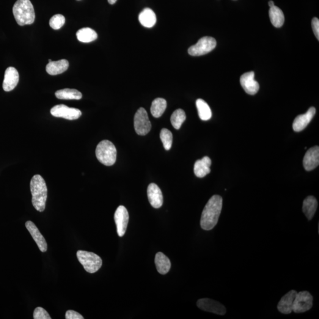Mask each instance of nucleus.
I'll list each match as a JSON object with an SVG mask.
<instances>
[{"instance_id":"b1692460","label":"nucleus","mask_w":319,"mask_h":319,"mask_svg":"<svg viewBox=\"0 0 319 319\" xmlns=\"http://www.w3.org/2000/svg\"><path fill=\"white\" fill-rule=\"evenodd\" d=\"M269 16L271 23L274 27L279 28L284 24L285 20L284 13L279 7L276 5L269 9Z\"/></svg>"},{"instance_id":"423d86ee","label":"nucleus","mask_w":319,"mask_h":319,"mask_svg":"<svg viewBox=\"0 0 319 319\" xmlns=\"http://www.w3.org/2000/svg\"><path fill=\"white\" fill-rule=\"evenodd\" d=\"M216 46V41L212 37H203L196 44L188 49V53L193 56H202L213 51Z\"/></svg>"},{"instance_id":"7c9ffc66","label":"nucleus","mask_w":319,"mask_h":319,"mask_svg":"<svg viewBox=\"0 0 319 319\" xmlns=\"http://www.w3.org/2000/svg\"><path fill=\"white\" fill-rule=\"evenodd\" d=\"M65 18L62 15H56L53 16L49 21V25L54 30H59L64 25Z\"/></svg>"},{"instance_id":"f03ea898","label":"nucleus","mask_w":319,"mask_h":319,"mask_svg":"<svg viewBox=\"0 0 319 319\" xmlns=\"http://www.w3.org/2000/svg\"><path fill=\"white\" fill-rule=\"evenodd\" d=\"M30 191L32 196V204L38 212L45 210L48 188L44 178L39 175H35L30 181Z\"/></svg>"},{"instance_id":"393cba45","label":"nucleus","mask_w":319,"mask_h":319,"mask_svg":"<svg viewBox=\"0 0 319 319\" xmlns=\"http://www.w3.org/2000/svg\"><path fill=\"white\" fill-rule=\"evenodd\" d=\"M76 37L80 42L90 43L95 40L98 38V35L95 30L85 27L78 30L76 33Z\"/></svg>"},{"instance_id":"20e7f679","label":"nucleus","mask_w":319,"mask_h":319,"mask_svg":"<svg viewBox=\"0 0 319 319\" xmlns=\"http://www.w3.org/2000/svg\"><path fill=\"white\" fill-rule=\"evenodd\" d=\"M95 153L98 160L105 166H112L116 161V148L113 143L109 140H103L99 143Z\"/></svg>"},{"instance_id":"c756f323","label":"nucleus","mask_w":319,"mask_h":319,"mask_svg":"<svg viewBox=\"0 0 319 319\" xmlns=\"http://www.w3.org/2000/svg\"><path fill=\"white\" fill-rule=\"evenodd\" d=\"M160 137L163 142L165 150H169L173 143V134L171 131L166 128H163L160 134Z\"/></svg>"},{"instance_id":"2eb2a0df","label":"nucleus","mask_w":319,"mask_h":319,"mask_svg":"<svg viewBox=\"0 0 319 319\" xmlns=\"http://www.w3.org/2000/svg\"><path fill=\"white\" fill-rule=\"evenodd\" d=\"M315 107H310L306 114L298 115L293 123V129L294 131L300 132L303 130L314 117L316 114Z\"/></svg>"},{"instance_id":"1a4fd4ad","label":"nucleus","mask_w":319,"mask_h":319,"mask_svg":"<svg viewBox=\"0 0 319 319\" xmlns=\"http://www.w3.org/2000/svg\"><path fill=\"white\" fill-rule=\"evenodd\" d=\"M51 113L55 117L63 118L69 120L78 119L82 115L79 109L70 108L63 104L53 106L51 110Z\"/></svg>"},{"instance_id":"7ed1b4c3","label":"nucleus","mask_w":319,"mask_h":319,"mask_svg":"<svg viewBox=\"0 0 319 319\" xmlns=\"http://www.w3.org/2000/svg\"><path fill=\"white\" fill-rule=\"evenodd\" d=\"M13 13L18 25H30L34 23L35 12L30 0H18L14 5Z\"/></svg>"},{"instance_id":"a211bd4d","label":"nucleus","mask_w":319,"mask_h":319,"mask_svg":"<svg viewBox=\"0 0 319 319\" xmlns=\"http://www.w3.org/2000/svg\"><path fill=\"white\" fill-rule=\"evenodd\" d=\"M297 293L296 290H292L283 297L277 305V309L280 313L288 315L293 312V302Z\"/></svg>"},{"instance_id":"f3484780","label":"nucleus","mask_w":319,"mask_h":319,"mask_svg":"<svg viewBox=\"0 0 319 319\" xmlns=\"http://www.w3.org/2000/svg\"><path fill=\"white\" fill-rule=\"evenodd\" d=\"M26 227L27 230L34 238L35 243L37 244L38 248L40 251L45 252L48 250V244H47L45 238L40 233L39 230L34 222L28 221L26 222Z\"/></svg>"},{"instance_id":"5701e85b","label":"nucleus","mask_w":319,"mask_h":319,"mask_svg":"<svg viewBox=\"0 0 319 319\" xmlns=\"http://www.w3.org/2000/svg\"><path fill=\"white\" fill-rule=\"evenodd\" d=\"M155 265L159 273L163 275L168 273L171 268L169 258L160 252L157 253L156 255Z\"/></svg>"},{"instance_id":"412c9836","label":"nucleus","mask_w":319,"mask_h":319,"mask_svg":"<svg viewBox=\"0 0 319 319\" xmlns=\"http://www.w3.org/2000/svg\"><path fill=\"white\" fill-rule=\"evenodd\" d=\"M318 203L317 199L313 196H308L304 200L302 210L308 220L310 221L317 211Z\"/></svg>"},{"instance_id":"cd10ccee","label":"nucleus","mask_w":319,"mask_h":319,"mask_svg":"<svg viewBox=\"0 0 319 319\" xmlns=\"http://www.w3.org/2000/svg\"><path fill=\"white\" fill-rule=\"evenodd\" d=\"M196 104L200 119L203 121L210 120L212 117V111L208 104L202 99H198Z\"/></svg>"},{"instance_id":"c9c22d12","label":"nucleus","mask_w":319,"mask_h":319,"mask_svg":"<svg viewBox=\"0 0 319 319\" xmlns=\"http://www.w3.org/2000/svg\"><path fill=\"white\" fill-rule=\"evenodd\" d=\"M269 6L270 7L274 6V2L273 1H269L268 2Z\"/></svg>"},{"instance_id":"f257e3e1","label":"nucleus","mask_w":319,"mask_h":319,"mask_svg":"<svg viewBox=\"0 0 319 319\" xmlns=\"http://www.w3.org/2000/svg\"><path fill=\"white\" fill-rule=\"evenodd\" d=\"M222 197L219 195H213L203 209L200 226L203 230H210L218 224L222 209Z\"/></svg>"},{"instance_id":"0eeeda50","label":"nucleus","mask_w":319,"mask_h":319,"mask_svg":"<svg viewBox=\"0 0 319 319\" xmlns=\"http://www.w3.org/2000/svg\"><path fill=\"white\" fill-rule=\"evenodd\" d=\"M134 123L135 130L140 136H145L151 130V124L147 112L142 107L135 114Z\"/></svg>"},{"instance_id":"f8f14e48","label":"nucleus","mask_w":319,"mask_h":319,"mask_svg":"<svg viewBox=\"0 0 319 319\" xmlns=\"http://www.w3.org/2000/svg\"><path fill=\"white\" fill-rule=\"evenodd\" d=\"M254 71L245 73L241 76L240 83L245 91L248 94L255 95L260 89V85L254 79Z\"/></svg>"},{"instance_id":"4468645a","label":"nucleus","mask_w":319,"mask_h":319,"mask_svg":"<svg viewBox=\"0 0 319 319\" xmlns=\"http://www.w3.org/2000/svg\"><path fill=\"white\" fill-rule=\"evenodd\" d=\"M148 200L153 208L158 209L161 207L163 203V196L161 189L155 183H151L147 188Z\"/></svg>"},{"instance_id":"9d476101","label":"nucleus","mask_w":319,"mask_h":319,"mask_svg":"<svg viewBox=\"0 0 319 319\" xmlns=\"http://www.w3.org/2000/svg\"><path fill=\"white\" fill-rule=\"evenodd\" d=\"M197 306L200 309L216 315H224L227 312L226 307L224 305L210 299H199L197 301Z\"/></svg>"},{"instance_id":"4be33fe9","label":"nucleus","mask_w":319,"mask_h":319,"mask_svg":"<svg viewBox=\"0 0 319 319\" xmlns=\"http://www.w3.org/2000/svg\"><path fill=\"white\" fill-rule=\"evenodd\" d=\"M139 20L142 25L147 28H151L156 23V14L149 8H146L140 13Z\"/></svg>"},{"instance_id":"f704fd0d","label":"nucleus","mask_w":319,"mask_h":319,"mask_svg":"<svg viewBox=\"0 0 319 319\" xmlns=\"http://www.w3.org/2000/svg\"><path fill=\"white\" fill-rule=\"evenodd\" d=\"M117 0H108V1L110 4H114L116 2Z\"/></svg>"},{"instance_id":"39448f33","label":"nucleus","mask_w":319,"mask_h":319,"mask_svg":"<svg viewBox=\"0 0 319 319\" xmlns=\"http://www.w3.org/2000/svg\"><path fill=\"white\" fill-rule=\"evenodd\" d=\"M76 256L88 273H96L103 265L101 258L95 253L79 250L76 253Z\"/></svg>"},{"instance_id":"473e14b6","label":"nucleus","mask_w":319,"mask_h":319,"mask_svg":"<svg viewBox=\"0 0 319 319\" xmlns=\"http://www.w3.org/2000/svg\"><path fill=\"white\" fill-rule=\"evenodd\" d=\"M66 319H84V318L78 312L73 310H68L65 314Z\"/></svg>"},{"instance_id":"aec40b11","label":"nucleus","mask_w":319,"mask_h":319,"mask_svg":"<svg viewBox=\"0 0 319 319\" xmlns=\"http://www.w3.org/2000/svg\"><path fill=\"white\" fill-rule=\"evenodd\" d=\"M69 66V62L67 60L62 59L58 61L49 62L46 66V71L49 75H57L61 74L67 71Z\"/></svg>"},{"instance_id":"2f4dec72","label":"nucleus","mask_w":319,"mask_h":319,"mask_svg":"<svg viewBox=\"0 0 319 319\" xmlns=\"http://www.w3.org/2000/svg\"><path fill=\"white\" fill-rule=\"evenodd\" d=\"M35 319H51L50 315L43 308L38 307L35 308L34 313Z\"/></svg>"},{"instance_id":"6e6552de","label":"nucleus","mask_w":319,"mask_h":319,"mask_svg":"<svg viewBox=\"0 0 319 319\" xmlns=\"http://www.w3.org/2000/svg\"><path fill=\"white\" fill-rule=\"evenodd\" d=\"M313 296L309 291H303L298 293L294 299L293 312L301 313L312 309L313 306Z\"/></svg>"},{"instance_id":"72a5a7b5","label":"nucleus","mask_w":319,"mask_h":319,"mask_svg":"<svg viewBox=\"0 0 319 319\" xmlns=\"http://www.w3.org/2000/svg\"><path fill=\"white\" fill-rule=\"evenodd\" d=\"M313 32L318 40H319V20L317 18H313L312 21Z\"/></svg>"},{"instance_id":"c85d7f7f","label":"nucleus","mask_w":319,"mask_h":319,"mask_svg":"<svg viewBox=\"0 0 319 319\" xmlns=\"http://www.w3.org/2000/svg\"><path fill=\"white\" fill-rule=\"evenodd\" d=\"M186 118V115L185 111L183 109H178L173 112L170 121H171L173 127L178 130L180 128L182 124L185 122Z\"/></svg>"},{"instance_id":"ddd939ff","label":"nucleus","mask_w":319,"mask_h":319,"mask_svg":"<svg viewBox=\"0 0 319 319\" xmlns=\"http://www.w3.org/2000/svg\"><path fill=\"white\" fill-rule=\"evenodd\" d=\"M303 166L306 171H312L319 164V147L316 146L310 148L307 151L303 159Z\"/></svg>"},{"instance_id":"9b49d317","label":"nucleus","mask_w":319,"mask_h":319,"mask_svg":"<svg viewBox=\"0 0 319 319\" xmlns=\"http://www.w3.org/2000/svg\"><path fill=\"white\" fill-rule=\"evenodd\" d=\"M114 220L117 226L118 236L122 237L125 235L129 221L127 210L124 206H120L114 214Z\"/></svg>"},{"instance_id":"a878e982","label":"nucleus","mask_w":319,"mask_h":319,"mask_svg":"<svg viewBox=\"0 0 319 319\" xmlns=\"http://www.w3.org/2000/svg\"><path fill=\"white\" fill-rule=\"evenodd\" d=\"M55 96L60 100H81L82 94L78 90L74 89H63L57 90Z\"/></svg>"},{"instance_id":"e433bc0d","label":"nucleus","mask_w":319,"mask_h":319,"mask_svg":"<svg viewBox=\"0 0 319 319\" xmlns=\"http://www.w3.org/2000/svg\"><path fill=\"white\" fill-rule=\"evenodd\" d=\"M49 62H52V60H51V59H49Z\"/></svg>"},{"instance_id":"dca6fc26","label":"nucleus","mask_w":319,"mask_h":319,"mask_svg":"<svg viewBox=\"0 0 319 319\" xmlns=\"http://www.w3.org/2000/svg\"><path fill=\"white\" fill-rule=\"evenodd\" d=\"M19 81V74L16 69L8 68L5 71L2 88L5 91L10 92L15 89Z\"/></svg>"},{"instance_id":"6ab92c4d","label":"nucleus","mask_w":319,"mask_h":319,"mask_svg":"<svg viewBox=\"0 0 319 319\" xmlns=\"http://www.w3.org/2000/svg\"><path fill=\"white\" fill-rule=\"evenodd\" d=\"M211 160L208 156L204 157L201 160H197L194 165L195 175L197 177H204L211 172Z\"/></svg>"},{"instance_id":"bb28decb","label":"nucleus","mask_w":319,"mask_h":319,"mask_svg":"<svg viewBox=\"0 0 319 319\" xmlns=\"http://www.w3.org/2000/svg\"><path fill=\"white\" fill-rule=\"evenodd\" d=\"M167 107V102L163 98H158L153 101L151 106V113L155 118H159L163 114Z\"/></svg>"}]
</instances>
